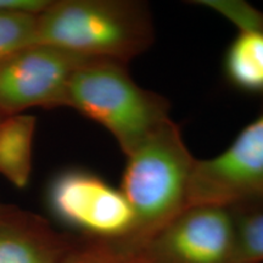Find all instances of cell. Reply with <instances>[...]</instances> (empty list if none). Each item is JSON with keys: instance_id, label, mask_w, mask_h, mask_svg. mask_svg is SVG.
<instances>
[{"instance_id": "cell-1", "label": "cell", "mask_w": 263, "mask_h": 263, "mask_svg": "<svg viewBox=\"0 0 263 263\" xmlns=\"http://www.w3.org/2000/svg\"><path fill=\"white\" fill-rule=\"evenodd\" d=\"M155 37L149 5L136 0L51 2L38 15L35 45L127 64Z\"/></svg>"}, {"instance_id": "cell-2", "label": "cell", "mask_w": 263, "mask_h": 263, "mask_svg": "<svg viewBox=\"0 0 263 263\" xmlns=\"http://www.w3.org/2000/svg\"><path fill=\"white\" fill-rule=\"evenodd\" d=\"M126 157L120 189L132 207L136 227L130 238L121 241L134 244L190 206L196 159L172 120Z\"/></svg>"}, {"instance_id": "cell-3", "label": "cell", "mask_w": 263, "mask_h": 263, "mask_svg": "<svg viewBox=\"0 0 263 263\" xmlns=\"http://www.w3.org/2000/svg\"><path fill=\"white\" fill-rule=\"evenodd\" d=\"M66 106L101 124L126 156L171 121L168 100L137 84L127 64L111 60L88 61L74 72Z\"/></svg>"}, {"instance_id": "cell-4", "label": "cell", "mask_w": 263, "mask_h": 263, "mask_svg": "<svg viewBox=\"0 0 263 263\" xmlns=\"http://www.w3.org/2000/svg\"><path fill=\"white\" fill-rule=\"evenodd\" d=\"M118 242L130 263H234V217L228 207L192 205L147 238Z\"/></svg>"}, {"instance_id": "cell-5", "label": "cell", "mask_w": 263, "mask_h": 263, "mask_svg": "<svg viewBox=\"0 0 263 263\" xmlns=\"http://www.w3.org/2000/svg\"><path fill=\"white\" fill-rule=\"evenodd\" d=\"M47 201L59 221L91 240L121 241L134 232V213L121 189L89 171L57 174L48 186Z\"/></svg>"}, {"instance_id": "cell-6", "label": "cell", "mask_w": 263, "mask_h": 263, "mask_svg": "<svg viewBox=\"0 0 263 263\" xmlns=\"http://www.w3.org/2000/svg\"><path fill=\"white\" fill-rule=\"evenodd\" d=\"M263 201V111L215 157L196 160L192 205L238 207Z\"/></svg>"}, {"instance_id": "cell-7", "label": "cell", "mask_w": 263, "mask_h": 263, "mask_svg": "<svg viewBox=\"0 0 263 263\" xmlns=\"http://www.w3.org/2000/svg\"><path fill=\"white\" fill-rule=\"evenodd\" d=\"M97 60L48 45H33L0 64V111L66 106L68 85L85 62Z\"/></svg>"}, {"instance_id": "cell-8", "label": "cell", "mask_w": 263, "mask_h": 263, "mask_svg": "<svg viewBox=\"0 0 263 263\" xmlns=\"http://www.w3.org/2000/svg\"><path fill=\"white\" fill-rule=\"evenodd\" d=\"M71 246L37 219L0 223V263H60Z\"/></svg>"}, {"instance_id": "cell-9", "label": "cell", "mask_w": 263, "mask_h": 263, "mask_svg": "<svg viewBox=\"0 0 263 263\" xmlns=\"http://www.w3.org/2000/svg\"><path fill=\"white\" fill-rule=\"evenodd\" d=\"M35 126L37 118L29 114L10 115L0 122V174L18 189L31 179Z\"/></svg>"}, {"instance_id": "cell-10", "label": "cell", "mask_w": 263, "mask_h": 263, "mask_svg": "<svg viewBox=\"0 0 263 263\" xmlns=\"http://www.w3.org/2000/svg\"><path fill=\"white\" fill-rule=\"evenodd\" d=\"M223 70L235 89L263 98V29L238 31L227 48Z\"/></svg>"}, {"instance_id": "cell-11", "label": "cell", "mask_w": 263, "mask_h": 263, "mask_svg": "<svg viewBox=\"0 0 263 263\" xmlns=\"http://www.w3.org/2000/svg\"><path fill=\"white\" fill-rule=\"evenodd\" d=\"M234 263H263V201L233 207Z\"/></svg>"}, {"instance_id": "cell-12", "label": "cell", "mask_w": 263, "mask_h": 263, "mask_svg": "<svg viewBox=\"0 0 263 263\" xmlns=\"http://www.w3.org/2000/svg\"><path fill=\"white\" fill-rule=\"evenodd\" d=\"M38 15L0 14V64L35 45Z\"/></svg>"}, {"instance_id": "cell-13", "label": "cell", "mask_w": 263, "mask_h": 263, "mask_svg": "<svg viewBox=\"0 0 263 263\" xmlns=\"http://www.w3.org/2000/svg\"><path fill=\"white\" fill-rule=\"evenodd\" d=\"M60 263H130V261L120 242L91 240L84 246L71 248Z\"/></svg>"}, {"instance_id": "cell-14", "label": "cell", "mask_w": 263, "mask_h": 263, "mask_svg": "<svg viewBox=\"0 0 263 263\" xmlns=\"http://www.w3.org/2000/svg\"><path fill=\"white\" fill-rule=\"evenodd\" d=\"M197 4L224 16L238 31L263 29V11L240 0H201Z\"/></svg>"}, {"instance_id": "cell-15", "label": "cell", "mask_w": 263, "mask_h": 263, "mask_svg": "<svg viewBox=\"0 0 263 263\" xmlns=\"http://www.w3.org/2000/svg\"><path fill=\"white\" fill-rule=\"evenodd\" d=\"M50 0H0V14L41 15Z\"/></svg>"}, {"instance_id": "cell-16", "label": "cell", "mask_w": 263, "mask_h": 263, "mask_svg": "<svg viewBox=\"0 0 263 263\" xmlns=\"http://www.w3.org/2000/svg\"><path fill=\"white\" fill-rule=\"evenodd\" d=\"M16 216V213L14 211H10L9 209H5L4 206L0 205V223L9 221V219L14 218Z\"/></svg>"}]
</instances>
